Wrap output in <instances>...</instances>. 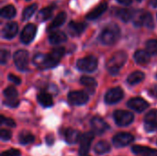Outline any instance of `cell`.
<instances>
[{"label":"cell","instance_id":"4fadbf2b","mask_svg":"<svg viewBox=\"0 0 157 156\" xmlns=\"http://www.w3.org/2000/svg\"><path fill=\"white\" fill-rule=\"evenodd\" d=\"M91 127L97 134H102L109 128L108 123L99 117H94L91 120Z\"/></svg>","mask_w":157,"mask_h":156},{"label":"cell","instance_id":"ac0fdd59","mask_svg":"<svg viewBox=\"0 0 157 156\" xmlns=\"http://www.w3.org/2000/svg\"><path fill=\"white\" fill-rule=\"evenodd\" d=\"M65 142L68 144H75L78 141H80V137H81V133L76 131V130H73V129H68L65 131Z\"/></svg>","mask_w":157,"mask_h":156},{"label":"cell","instance_id":"7bdbcfd3","mask_svg":"<svg viewBox=\"0 0 157 156\" xmlns=\"http://www.w3.org/2000/svg\"><path fill=\"white\" fill-rule=\"evenodd\" d=\"M46 143L48 144V145H52L53 143H54V138H53V136L52 135H48L47 137H46Z\"/></svg>","mask_w":157,"mask_h":156},{"label":"cell","instance_id":"3957f363","mask_svg":"<svg viewBox=\"0 0 157 156\" xmlns=\"http://www.w3.org/2000/svg\"><path fill=\"white\" fill-rule=\"evenodd\" d=\"M127 60V54L124 51H117L115 52L110 59L109 60L107 63L108 71L110 73V74L115 75L119 73L120 69L123 66V64L126 63Z\"/></svg>","mask_w":157,"mask_h":156},{"label":"cell","instance_id":"ee69618b","mask_svg":"<svg viewBox=\"0 0 157 156\" xmlns=\"http://www.w3.org/2000/svg\"><path fill=\"white\" fill-rule=\"evenodd\" d=\"M149 93H150V95H151L152 97H157V85L156 86H153V87L150 89Z\"/></svg>","mask_w":157,"mask_h":156},{"label":"cell","instance_id":"2e32d148","mask_svg":"<svg viewBox=\"0 0 157 156\" xmlns=\"http://www.w3.org/2000/svg\"><path fill=\"white\" fill-rule=\"evenodd\" d=\"M18 26L16 22H9L6 23L2 30V35L6 39H12L17 32Z\"/></svg>","mask_w":157,"mask_h":156},{"label":"cell","instance_id":"b9f144b4","mask_svg":"<svg viewBox=\"0 0 157 156\" xmlns=\"http://www.w3.org/2000/svg\"><path fill=\"white\" fill-rule=\"evenodd\" d=\"M143 156H157V151L154 150V149H149L145 154H144Z\"/></svg>","mask_w":157,"mask_h":156},{"label":"cell","instance_id":"f35d334b","mask_svg":"<svg viewBox=\"0 0 157 156\" xmlns=\"http://www.w3.org/2000/svg\"><path fill=\"white\" fill-rule=\"evenodd\" d=\"M8 56H9V52L6 50H2L0 51V62L2 64L6 63V62L7 61L8 59Z\"/></svg>","mask_w":157,"mask_h":156},{"label":"cell","instance_id":"8992f818","mask_svg":"<svg viewBox=\"0 0 157 156\" xmlns=\"http://www.w3.org/2000/svg\"><path fill=\"white\" fill-rule=\"evenodd\" d=\"M98 60L94 56H86L78 60L77 68L83 72H93L97 69Z\"/></svg>","mask_w":157,"mask_h":156},{"label":"cell","instance_id":"74e56055","mask_svg":"<svg viewBox=\"0 0 157 156\" xmlns=\"http://www.w3.org/2000/svg\"><path fill=\"white\" fill-rule=\"evenodd\" d=\"M1 124H5L10 128L16 127V122L12 119H6L4 116H1Z\"/></svg>","mask_w":157,"mask_h":156},{"label":"cell","instance_id":"f6af8a7d","mask_svg":"<svg viewBox=\"0 0 157 156\" xmlns=\"http://www.w3.org/2000/svg\"><path fill=\"white\" fill-rule=\"evenodd\" d=\"M119 3H121V4H122V5H125V6H129V5H131L132 4V0H117Z\"/></svg>","mask_w":157,"mask_h":156},{"label":"cell","instance_id":"7dc6e473","mask_svg":"<svg viewBox=\"0 0 157 156\" xmlns=\"http://www.w3.org/2000/svg\"><path fill=\"white\" fill-rule=\"evenodd\" d=\"M137 1H138V2H141V1H142V0H137Z\"/></svg>","mask_w":157,"mask_h":156},{"label":"cell","instance_id":"52a82bcc","mask_svg":"<svg viewBox=\"0 0 157 156\" xmlns=\"http://www.w3.org/2000/svg\"><path fill=\"white\" fill-rule=\"evenodd\" d=\"M134 140V137L128 132H121L116 134L113 137L112 143L114 144L115 147L117 148H121V147H125L127 145H129L131 143H132Z\"/></svg>","mask_w":157,"mask_h":156},{"label":"cell","instance_id":"d590c367","mask_svg":"<svg viewBox=\"0 0 157 156\" xmlns=\"http://www.w3.org/2000/svg\"><path fill=\"white\" fill-rule=\"evenodd\" d=\"M11 136H12V133H11L10 131L5 130V129L1 130V131H0V137H1V140L2 141H9L10 138H11Z\"/></svg>","mask_w":157,"mask_h":156},{"label":"cell","instance_id":"e575fe53","mask_svg":"<svg viewBox=\"0 0 157 156\" xmlns=\"http://www.w3.org/2000/svg\"><path fill=\"white\" fill-rule=\"evenodd\" d=\"M150 148L149 147H144V146H138V145H134L132 147V151L133 154H145Z\"/></svg>","mask_w":157,"mask_h":156},{"label":"cell","instance_id":"d6a6232c","mask_svg":"<svg viewBox=\"0 0 157 156\" xmlns=\"http://www.w3.org/2000/svg\"><path fill=\"white\" fill-rule=\"evenodd\" d=\"M4 95L7 99H17V91L13 86H8L5 89Z\"/></svg>","mask_w":157,"mask_h":156},{"label":"cell","instance_id":"484cf974","mask_svg":"<svg viewBox=\"0 0 157 156\" xmlns=\"http://www.w3.org/2000/svg\"><path fill=\"white\" fill-rule=\"evenodd\" d=\"M65 19H66V14H65L64 12L59 13V14L55 17V18L52 20V24H51V26H50V29H53L59 28L60 26H62V25L64 23Z\"/></svg>","mask_w":157,"mask_h":156},{"label":"cell","instance_id":"681fc988","mask_svg":"<svg viewBox=\"0 0 157 156\" xmlns=\"http://www.w3.org/2000/svg\"><path fill=\"white\" fill-rule=\"evenodd\" d=\"M155 76H156V78H157V73H156V74H155Z\"/></svg>","mask_w":157,"mask_h":156},{"label":"cell","instance_id":"4dcf8cb0","mask_svg":"<svg viewBox=\"0 0 157 156\" xmlns=\"http://www.w3.org/2000/svg\"><path fill=\"white\" fill-rule=\"evenodd\" d=\"M143 25H144V26L147 27L148 29H154V28H155L154 19H153V17H152L151 13L147 12V13H144V14Z\"/></svg>","mask_w":157,"mask_h":156},{"label":"cell","instance_id":"8fae6325","mask_svg":"<svg viewBox=\"0 0 157 156\" xmlns=\"http://www.w3.org/2000/svg\"><path fill=\"white\" fill-rule=\"evenodd\" d=\"M36 26L34 24H28L24 27L21 35H20V40L23 43L28 44L29 42L32 41V40L34 39L35 35H36Z\"/></svg>","mask_w":157,"mask_h":156},{"label":"cell","instance_id":"bcb514c9","mask_svg":"<svg viewBox=\"0 0 157 156\" xmlns=\"http://www.w3.org/2000/svg\"><path fill=\"white\" fill-rule=\"evenodd\" d=\"M152 6H155V7H157V0H153L152 1Z\"/></svg>","mask_w":157,"mask_h":156},{"label":"cell","instance_id":"f1b7e54d","mask_svg":"<svg viewBox=\"0 0 157 156\" xmlns=\"http://www.w3.org/2000/svg\"><path fill=\"white\" fill-rule=\"evenodd\" d=\"M37 9V5L36 4H32L29 6H28L27 8L24 9L23 14H22V19L23 20H28L31 17V16L35 13Z\"/></svg>","mask_w":157,"mask_h":156},{"label":"cell","instance_id":"d6986e66","mask_svg":"<svg viewBox=\"0 0 157 156\" xmlns=\"http://www.w3.org/2000/svg\"><path fill=\"white\" fill-rule=\"evenodd\" d=\"M66 40H67V37L63 31H55V32L52 33L49 37V41L52 45L63 43Z\"/></svg>","mask_w":157,"mask_h":156},{"label":"cell","instance_id":"f907efd6","mask_svg":"<svg viewBox=\"0 0 157 156\" xmlns=\"http://www.w3.org/2000/svg\"><path fill=\"white\" fill-rule=\"evenodd\" d=\"M27 1H29V0H27Z\"/></svg>","mask_w":157,"mask_h":156},{"label":"cell","instance_id":"8d00e7d4","mask_svg":"<svg viewBox=\"0 0 157 156\" xmlns=\"http://www.w3.org/2000/svg\"><path fill=\"white\" fill-rule=\"evenodd\" d=\"M21 155V153L19 150L17 149H10L8 151H6V152H3L1 154V156H20Z\"/></svg>","mask_w":157,"mask_h":156},{"label":"cell","instance_id":"7402d4cb","mask_svg":"<svg viewBox=\"0 0 157 156\" xmlns=\"http://www.w3.org/2000/svg\"><path fill=\"white\" fill-rule=\"evenodd\" d=\"M144 79V74L140 71H135L128 76L127 81L130 85H136L142 82Z\"/></svg>","mask_w":157,"mask_h":156},{"label":"cell","instance_id":"83f0119b","mask_svg":"<svg viewBox=\"0 0 157 156\" xmlns=\"http://www.w3.org/2000/svg\"><path fill=\"white\" fill-rule=\"evenodd\" d=\"M16 13H17L16 8L12 5L6 6L1 10V16L5 18H12L13 17H15Z\"/></svg>","mask_w":157,"mask_h":156},{"label":"cell","instance_id":"60d3db41","mask_svg":"<svg viewBox=\"0 0 157 156\" xmlns=\"http://www.w3.org/2000/svg\"><path fill=\"white\" fill-rule=\"evenodd\" d=\"M8 79H9L11 82H13V83H15V84H17V85L20 84V79H19L17 76H16L15 74H10L8 75Z\"/></svg>","mask_w":157,"mask_h":156},{"label":"cell","instance_id":"44dd1931","mask_svg":"<svg viewBox=\"0 0 157 156\" xmlns=\"http://www.w3.org/2000/svg\"><path fill=\"white\" fill-rule=\"evenodd\" d=\"M134 59L136 63L140 64H145L150 61V53L147 51H137L134 54Z\"/></svg>","mask_w":157,"mask_h":156},{"label":"cell","instance_id":"ffe728a7","mask_svg":"<svg viewBox=\"0 0 157 156\" xmlns=\"http://www.w3.org/2000/svg\"><path fill=\"white\" fill-rule=\"evenodd\" d=\"M38 101L39 103L45 107V108H49V107H52L53 105V100H52V97L50 94L48 93H40L38 95Z\"/></svg>","mask_w":157,"mask_h":156},{"label":"cell","instance_id":"ab89813d","mask_svg":"<svg viewBox=\"0 0 157 156\" xmlns=\"http://www.w3.org/2000/svg\"><path fill=\"white\" fill-rule=\"evenodd\" d=\"M5 104H6V106L10 107V108H16V107L18 106L19 102H18V100H17V99H7V101H6Z\"/></svg>","mask_w":157,"mask_h":156},{"label":"cell","instance_id":"7a4b0ae2","mask_svg":"<svg viewBox=\"0 0 157 156\" xmlns=\"http://www.w3.org/2000/svg\"><path fill=\"white\" fill-rule=\"evenodd\" d=\"M120 37V29L115 24L107 26L99 36V40L105 45L114 44Z\"/></svg>","mask_w":157,"mask_h":156},{"label":"cell","instance_id":"6da1fadb","mask_svg":"<svg viewBox=\"0 0 157 156\" xmlns=\"http://www.w3.org/2000/svg\"><path fill=\"white\" fill-rule=\"evenodd\" d=\"M64 51L63 48H56L49 54H37L33 59V63L41 69L52 68L60 62Z\"/></svg>","mask_w":157,"mask_h":156},{"label":"cell","instance_id":"277c9868","mask_svg":"<svg viewBox=\"0 0 157 156\" xmlns=\"http://www.w3.org/2000/svg\"><path fill=\"white\" fill-rule=\"evenodd\" d=\"M113 117L116 124L121 127H125L130 125L134 120L133 114L130 111H125V110H116L113 114Z\"/></svg>","mask_w":157,"mask_h":156},{"label":"cell","instance_id":"4316f807","mask_svg":"<svg viewBox=\"0 0 157 156\" xmlns=\"http://www.w3.org/2000/svg\"><path fill=\"white\" fill-rule=\"evenodd\" d=\"M117 16L124 22H128L133 17V14L131 10L127 8H121L117 11Z\"/></svg>","mask_w":157,"mask_h":156},{"label":"cell","instance_id":"816d5d0a","mask_svg":"<svg viewBox=\"0 0 157 156\" xmlns=\"http://www.w3.org/2000/svg\"><path fill=\"white\" fill-rule=\"evenodd\" d=\"M156 144H157V141H156Z\"/></svg>","mask_w":157,"mask_h":156},{"label":"cell","instance_id":"30bf717a","mask_svg":"<svg viewBox=\"0 0 157 156\" xmlns=\"http://www.w3.org/2000/svg\"><path fill=\"white\" fill-rule=\"evenodd\" d=\"M68 101L70 104L75 106H81L86 104L88 101V96L81 91H74L69 93L68 95Z\"/></svg>","mask_w":157,"mask_h":156},{"label":"cell","instance_id":"ba28073f","mask_svg":"<svg viewBox=\"0 0 157 156\" xmlns=\"http://www.w3.org/2000/svg\"><path fill=\"white\" fill-rule=\"evenodd\" d=\"M144 129L147 132H153L157 130V109H152L145 115Z\"/></svg>","mask_w":157,"mask_h":156},{"label":"cell","instance_id":"5bb4252c","mask_svg":"<svg viewBox=\"0 0 157 156\" xmlns=\"http://www.w3.org/2000/svg\"><path fill=\"white\" fill-rule=\"evenodd\" d=\"M128 107L137 112H143L149 107V104L144 98L134 97V98H132L131 100H129Z\"/></svg>","mask_w":157,"mask_h":156},{"label":"cell","instance_id":"f546056e","mask_svg":"<svg viewBox=\"0 0 157 156\" xmlns=\"http://www.w3.org/2000/svg\"><path fill=\"white\" fill-rule=\"evenodd\" d=\"M80 82L83 86L88 87V88H95L97 86V82L94 78L88 77V76H82L80 79Z\"/></svg>","mask_w":157,"mask_h":156},{"label":"cell","instance_id":"9a60e30c","mask_svg":"<svg viewBox=\"0 0 157 156\" xmlns=\"http://www.w3.org/2000/svg\"><path fill=\"white\" fill-rule=\"evenodd\" d=\"M108 8V4L106 2H103V3H100L98 6H97L94 9H92L87 15H86V18L87 19H90V20H93V19H96L98 17H99Z\"/></svg>","mask_w":157,"mask_h":156},{"label":"cell","instance_id":"7c38bea8","mask_svg":"<svg viewBox=\"0 0 157 156\" xmlns=\"http://www.w3.org/2000/svg\"><path fill=\"white\" fill-rule=\"evenodd\" d=\"M123 97V91L121 87H114L108 91L105 96V101L107 104H115L121 100Z\"/></svg>","mask_w":157,"mask_h":156},{"label":"cell","instance_id":"603a6c76","mask_svg":"<svg viewBox=\"0 0 157 156\" xmlns=\"http://www.w3.org/2000/svg\"><path fill=\"white\" fill-rule=\"evenodd\" d=\"M110 149H111L110 144L108 142H106V141H100V142H98L96 144L95 148H94L95 152L97 154H107V153H109L110 151Z\"/></svg>","mask_w":157,"mask_h":156},{"label":"cell","instance_id":"c3c4849f","mask_svg":"<svg viewBox=\"0 0 157 156\" xmlns=\"http://www.w3.org/2000/svg\"><path fill=\"white\" fill-rule=\"evenodd\" d=\"M82 156H89V155H87V154H86V155H82Z\"/></svg>","mask_w":157,"mask_h":156},{"label":"cell","instance_id":"1f68e13d","mask_svg":"<svg viewBox=\"0 0 157 156\" xmlns=\"http://www.w3.org/2000/svg\"><path fill=\"white\" fill-rule=\"evenodd\" d=\"M146 51L152 55L157 54V40H149L146 42Z\"/></svg>","mask_w":157,"mask_h":156},{"label":"cell","instance_id":"cb8c5ba5","mask_svg":"<svg viewBox=\"0 0 157 156\" xmlns=\"http://www.w3.org/2000/svg\"><path fill=\"white\" fill-rule=\"evenodd\" d=\"M52 11H53V9L52 6H47V7L41 9L36 17L37 20L38 21H45V20L49 19L52 15Z\"/></svg>","mask_w":157,"mask_h":156},{"label":"cell","instance_id":"d4e9b609","mask_svg":"<svg viewBox=\"0 0 157 156\" xmlns=\"http://www.w3.org/2000/svg\"><path fill=\"white\" fill-rule=\"evenodd\" d=\"M34 140H35L34 135L31 134V133L29 132V131H22V132L19 134V137H18L19 143L22 144V145L29 144V143H33Z\"/></svg>","mask_w":157,"mask_h":156},{"label":"cell","instance_id":"5b68a950","mask_svg":"<svg viewBox=\"0 0 157 156\" xmlns=\"http://www.w3.org/2000/svg\"><path fill=\"white\" fill-rule=\"evenodd\" d=\"M94 138H95V132H92V131L85 132L84 134L81 135L80 147H79V154L80 155H86L88 154Z\"/></svg>","mask_w":157,"mask_h":156},{"label":"cell","instance_id":"836d02e7","mask_svg":"<svg viewBox=\"0 0 157 156\" xmlns=\"http://www.w3.org/2000/svg\"><path fill=\"white\" fill-rule=\"evenodd\" d=\"M144 12L143 11H137L134 15H133V22L136 26H141L143 25V17H144Z\"/></svg>","mask_w":157,"mask_h":156},{"label":"cell","instance_id":"e0dca14e","mask_svg":"<svg viewBox=\"0 0 157 156\" xmlns=\"http://www.w3.org/2000/svg\"><path fill=\"white\" fill-rule=\"evenodd\" d=\"M86 23H84V22H75V21H71L69 23V26H68L69 32L73 36H79L81 33H83V31L86 29Z\"/></svg>","mask_w":157,"mask_h":156},{"label":"cell","instance_id":"9c48e42d","mask_svg":"<svg viewBox=\"0 0 157 156\" xmlns=\"http://www.w3.org/2000/svg\"><path fill=\"white\" fill-rule=\"evenodd\" d=\"M14 63L19 70H27L29 63V54L27 51L19 50L15 52Z\"/></svg>","mask_w":157,"mask_h":156}]
</instances>
